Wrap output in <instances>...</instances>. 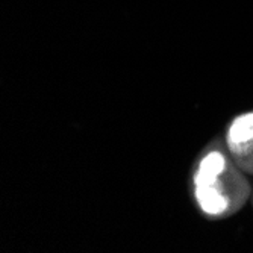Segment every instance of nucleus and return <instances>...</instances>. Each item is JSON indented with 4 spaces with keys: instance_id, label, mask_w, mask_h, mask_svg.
Segmentation results:
<instances>
[{
    "instance_id": "1",
    "label": "nucleus",
    "mask_w": 253,
    "mask_h": 253,
    "mask_svg": "<svg viewBox=\"0 0 253 253\" xmlns=\"http://www.w3.org/2000/svg\"><path fill=\"white\" fill-rule=\"evenodd\" d=\"M221 150L206 152L194 171V197L203 214L210 217L231 215L249 197V183Z\"/></svg>"
},
{
    "instance_id": "2",
    "label": "nucleus",
    "mask_w": 253,
    "mask_h": 253,
    "mask_svg": "<svg viewBox=\"0 0 253 253\" xmlns=\"http://www.w3.org/2000/svg\"><path fill=\"white\" fill-rule=\"evenodd\" d=\"M226 140L235 164L241 170L253 173V112L241 114L232 120Z\"/></svg>"
}]
</instances>
